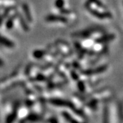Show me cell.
Segmentation results:
<instances>
[{
	"mask_svg": "<svg viewBox=\"0 0 123 123\" xmlns=\"http://www.w3.org/2000/svg\"><path fill=\"white\" fill-rule=\"evenodd\" d=\"M88 1L90 2V4H96V6H98L99 8L105 9V10L107 9L105 5L104 4L102 1H101L100 0H88Z\"/></svg>",
	"mask_w": 123,
	"mask_h": 123,
	"instance_id": "obj_10",
	"label": "cell"
},
{
	"mask_svg": "<svg viewBox=\"0 0 123 123\" xmlns=\"http://www.w3.org/2000/svg\"><path fill=\"white\" fill-rule=\"evenodd\" d=\"M60 12H61L62 14H63L64 15H66V14H68L71 13V11H70V10L65 9L63 8L60 10Z\"/></svg>",
	"mask_w": 123,
	"mask_h": 123,
	"instance_id": "obj_13",
	"label": "cell"
},
{
	"mask_svg": "<svg viewBox=\"0 0 123 123\" xmlns=\"http://www.w3.org/2000/svg\"><path fill=\"white\" fill-rule=\"evenodd\" d=\"M45 21L47 22H61L67 23L68 19L64 16L61 15H55V14H49L45 18Z\"/></svg>",
	"mask_w": 123,
	"mask_h": 123,
	"instance_id": "obj_2",
	"label": "cell"
},
{
	"mask_svg": "<svg viewBox=\"0 0 123 123\" xmlns=\"http://www.w3.org/2000/svg\"><path fill=\"white\" fill-rule=\"evenodd\" d=\"M114 34H107V35L103 36H102L101 38H99L96 40V43H98V44L109 43L111 40L114 39Z\"/></svg>",
	"mask_w": 123,
	"mask_h": 123,
	"instance_id": "obj_7",
	"label": "cell"
},
{
	"mask_svg": "<svg viewBox=\"0 0 123 123\" xmlns=\"http://www.w3.org/2000/svg\"><path fill=\"white\" fill-rule=\"evenodd\" d=\"M4 66V61H3V60H2V59H1V58H0V68L3 67Z\"/></svg>",
	"mask_w": 123,
	"mask_h": 123,
	"instance_id": "obj_17",
	"label": "cell"
},
{
	"mask_svg": "<svg viewBox=\"0 0 123 123\" xmlns=\"http://www.w3.org/2000/svg\"><path fill=\"white\" fill-rule=\"evenodd\" d=\"M17 18V13H16L14 15L12 16H9L6 19V22H5V25L7 30H11L14 25V20Z\"/></svg>",
	"mask_w": 123,
	"mask_h": 123,
	"instance_id": "obj_6",
	"label": "cell"
},
{
	"mask_svg": "<svg viewBox=\"0 0 123 123\" xmlns=\"http://www.w3.org/2000/svg\"><path fill=\"white\" fill-rule=\"evenodd\" d=\"M107 68V66L106 65H103V66H101L99 67H97L96 68L94 69H89V70H86L82 72V73L84 75H94V74H98V73H103L106 69Z\"/></svg>",
	"mask_w": 123,
	"mask_h": 123,
	"instance_id": "obj_4",
	"label": "cell"
},
{
	"mask_svg": "<svg viewBox=\"0 0 123 123\" xmlns=\"http://www.w3.org/2000/svg\"><path fill=\"white\" fill-rule=\"evenodd\" d=\"M73 73V72H72V73H71V75L73 76L72 77H73V78L74 79H78V77H77V75L75 74V72H74V73Z\"/></svg>",
	"mask_w": 123,
	"mask_h": 123,
	"instance_id": "obj_16",
	"label": "cell"
},
{
	"mask_svg": "<svg viewBox=\"0 0 123 123\" xmlns=\"http://www.w3.org/2000/svg\"><path fill=\"white\" fill-rule=\"evenodd\" d=\"M17 18L19 20L20 22V25L22 27V29L24 31H28L29 30V26L27 23L26 18H25V17H23L21 14L17 13Z\"/></svg>",
	"mask_w": 123,
	"mask_h": 123,
	"instance_id": "obj_8",
	"label": "cell"
},
{
	"mask_svg": "<svg viewBox=\"0 0 123 123\" xmlns=\"http://www.w3.org/2000/svg\"><path fill=\"white\" fill-rule=\"evenodd\" d=\"M44 55V51L43 50H35L33 52V56L36 59H40Z\"/></svg>",
	"mask_w": 123,
	"mask_h": 123,
	"instance_id": "obj_11",
	"label": "cell"
},
{
	"mask_svg": "<svg viewBox=\"0 0 123 123\" xmlns=\"http://www.w3.org/2000/svg\"><path fill=\"white\" fill-rule=\"evenodd\" d=\"M55 7L61 10L64 8V0H55Z\"/></svg>",
	"mask_w": 123,
	"mask_h": 123,
	"instance_id": "obj_12",
	"label": "cell"
},
{
	"mask_svg": "<svg viewBox=\"0 0 123 123\" xmlns=\"http://www.w3.org/2000/svg\"><path fill=\"white\" fill-rule=\"evenodd\" d=\"M78 88L80 90H81V91H84V89H85V85H84V83L83 81H79V83H78Z\"/></svg>",
	"mask_w": 123,
	"mask_h": 123,
	"instance_id": "obj_14",
	"label": "cell"
},
{
	"mask_svg": "<svg viewBox=\"0 0 123 123\" xmlns=\"http://www.w3.org/2000/svg\"><path fill=\"white\" fill-rule=\"evenodd\" d=\"M44 79V76L42 75H38V77H37V79H38V80H40H40H43Z\"/></svg>",
	"mask_w": 123,
	"mask_h": 123,
	"instance_id": "obj_15",
	"label": "cell"
},
{
	"mask_svg": "<svg viewBox=\"0 0 123 123\" xmlns=\"http://www.w3.org/2000/svg\"><path fill=\"white\" fill-rule=\"evenodd\" d=\"M84 7L88 10L89 12L92 14L94 17H97L99 19H104V18H111L112 14L111 12L108 11H104V12H99L98 10L92 8L90 7V4L87 1V2L85 4Z\"/></svg>",
	"mask_w": 123,
	"mask_h": 123,
	"instance_id": "obj_1",
	"label": "cell"
},
{
	"mask_svg": "<svg viewBox=\"0 0 123 123\" xmlns=\"http://www.w3.org/2000/svg\"><path fill=\"white\" fill-rule=\"evenodd\" d=\"M22 10L23 14H24V17L26 18V20L29 22H31L32 21V17H31V14L30 10V8L28 6V5L24 3L22 5Z\"/></svg>",
	"mask_w": 123,
	"mask_h": 123,
	"instance_id": "obj_5",
	"label": "cell"
},
{
	"mask_svg": "<svg viewBox=\"0 0 123 123\" xmlns=\"http://www.w3.org/2000/svg\"><path fill=\"white\" fill-rule=\"evenodd\" d=\"M0 46L6 48L12 49L14 47V43L11 40L0 34Z\"/></svg>",
	"mask_w": 123,
	"mask_h": 123,
	"instance_id": "obj_3",
	"label": "cell"
},
{
	"mask_svg": "<svg viewBox=\"0 0 123 123\" xmlns=\"http://www.w3.org/2000/svg\"><path fill=\"white\" fill-rule=\"evenodd\" d=\"M51 103L53 105L59 106H70V104H71L68 101L60 100V99H53L51 101Z\"/></svg>",
	"mask_w": 123,
	"mask_h": 123,
	"instance_id": "obj_9",
	"label": "cell"
}]
</instances>
